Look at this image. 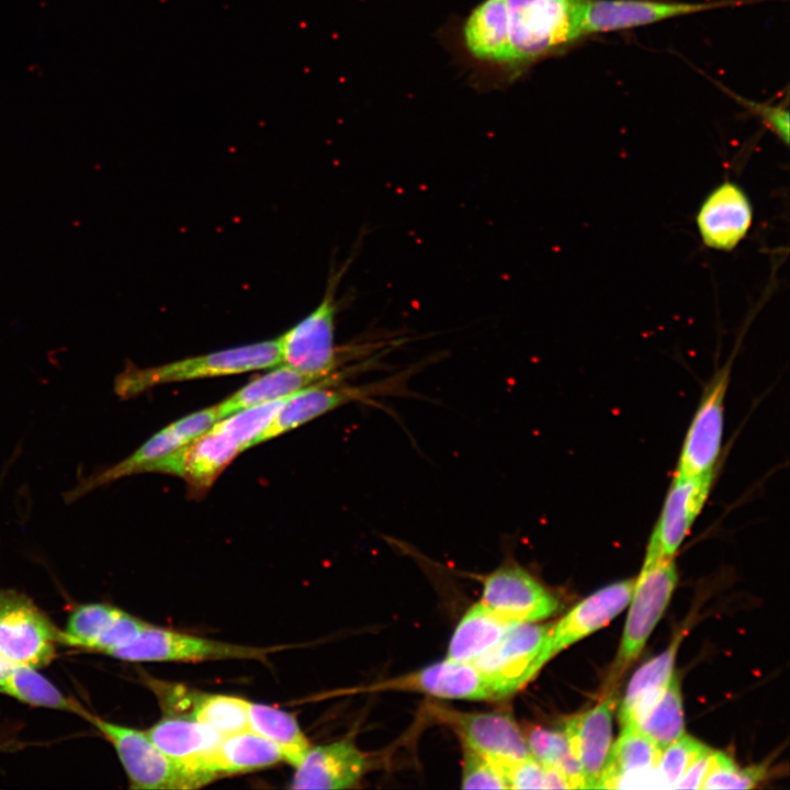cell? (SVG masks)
Wrapping results in <instances>:
<instances>
[{
    "mask_svg": "<svg viewBox=\"0 0 790 790\" xmlns=\"http://www.w3.org/2000/svg\"><path fill=\"white\" fill-rule=\"evenodd\" d=\"M753 223V206L737 183L726 180L712 189L700 204L696 224L702 244L732 251L746 237Z\"/></svg>",
    "mask_w": 790,
    "mask_h": 790,
    "instance_id": "d6986e66",
    "label": "cell"
},
{
    "mask_svg": "<svg viewBox=\"0 0 790 790\" xmlns=\"http://www.w3.org/2000/svg\"><path fill=\"white\" fill-rule=\"evenodd\" d=\"M662 751L634 725H622L598 789L648 788L655 782Z\"/></svg>",
    "mask_w": 790,
    "mask_h": 790,
    "instance_id": "603a6c76",
    "label": "cell"
},
{
    "mask_svg": "<svg viewBox=\"0 0 790 790\" xmlns=\"http://www.w3.org/2000/svg\"><path fill=\"white\" fill-rule=\"evenodd\" d=\"M710 748L700 741L684 734L666 746L656 767V788L675 789L686 769Z\"/></svg>",
    "mask_w": 790,
    "mask_h": 790,
    "instance_id": "836d02e7",
    "label": "cell"
},
{
    "mask_svg": "<svg viewBox=\"0 0 790 790\" xmlns=\"http://www.w3.org/2000/svg\"><path fill=\"white\" fill-rule=\"evenodd\" d=\"M430 711L458 734L462 744L489 758L503 772L531 757L521 726L509 712H462L440 706Z\"/></svg>",
    "mask_w": 790,
    "mask_h": 790,
    "instance_id": "30bf717a",
    "label": "cell"
},
{
    "mask_svg": "<svg viewBox=\"0 0 790 790\" xmlns=\"http://www.w3.org/2000/svg\"><path fill=\"white\" fill-rule=\"evenodd\" d=\"M283 759L279 747L250 729L224 735L214 756L217 775L248 772Z\"/></svg>",
    "mask_w": 790,
    "mask_h": 790,
    "instance_id": "4316f807",
    "label": "cell"
},
{
    "mask_svg": "<svg viewBox=\"0 0 790 790\" xmlns=\"http://www.w3.org/2000/svg\"><path fill=\"white\" fill-rule=\"evenodd\" d=\"M676 583L674 558L644 560L629 602L623 636L614 663L616 675L622 673L642 652L667 608Z\"/></svg>",
    "mask_w": 790,
    "mask_h": 790,
    "instance_id": "8992f818",
    "label": "cell"
},
{
    "mask_svg": "<svg viewBox=\"0 0 790 790\" xmlns=\"http://www.w3.org/2000/svg\"><path fill=\"white\" fill-rule=\"evenodd\" d=\"M712 749L701 754L684 772L677 781L675 789H701L707 775Z\"/></svg>",
    "mask_w": 790,
    "mask_h": 790,
    "instance_id": "f35d334b",
    "label": "cell"
},
{
    "mask_svg": "<svg viewBox=\"0 0 790 790\" xmlns=\"http://www.w3.org/2000/svg\"><path fill=\"white\" fill-rule=\"evenodd\" d=\"M271 650L204 639L149 623L134 641L108 655L128 662H202L264 659Z\"/></svg>",
    "mask_w": 790,
    "mask_h": 790,
    "instance_id": "9c48e42d",
    "label": "cell"
},
{
    "mask_svg": "<svg viewBox=\"0 0 790 790\" xmlns=\"http://www.w3.org/2000/svg\"><path fill=\"white\" fill-rule=\"evenodd\" d=\"M249 729L272 741L283 759L296 767L311 745L294 714L274 707L248 702Z\"/></svg>",
    "mask_w": 790,
    "mask_h": 790,
    "instance_id": "83f0119b",
    "label": "cell"
},
{
    "mask_svg": "<svg viewBox=\"0 0 790 790\" xmlns=\"http://www.w3.org/2000/svg\"><path fill=\"white\" fill-rule=\"evenodd\" d=\"M421 366L420 362L392 376L361 385L343 384V379L363 371L354 368L307 386L285 399L256 444L274 439L343 405L356 402L376 404L377 398L405 394L408 380Z\"/></svg>",
    "mask_w": 790,
    "mask_h": 790,
    "instance_id": "277c9868",
    "label": "cell"
},
{
    "mask_svg": "<svg viewBox=\"0 0 790 790\" xmlns=\"http://www.w3.org/2000/svg\"><path fill=\"white\" fill-rule=\"evenodd\" d=\"M372 761L351 738L309 747L295 767L292 789H348L369 771Z\"/></svg>",
    "mask_w": 790,
    "mask_h": 790,
    "instance_id": "44dd1931",
    "label": "cell"
},
{
    "mask_svg": "<svg viewBox=\"0 0 790 790\" xmlns=\"http://www.w3.org/2000/svg\"><path fill=\"white\" fill-rule=\"evenodd\" d=\"M481 602L516 623L545 620L561 608L558 599L511 558L484 577Z\"/></svg>",
    "mask_w": 790,
    "mask_h": 790,
    "instance_id": "4fadbf2b",
    "label": "cell"
},
{
    "mask_svg": "<svg viewBox=\"0 0 790 790\" xmlns=\"http://www.w3.org/2000/svg\"><path fill=\"white\" fill-rule=\"evenodd\" d=\"M0 692L33 707L71 712L84 720L90 714L77 700L64 695L36 668L30 666L13 665L0 685Z\"/></svg>",
    "mask_w": 790,
    "mask_h": 790,
    "instance_id": "f1b7e54d",
    "label": "cell"
},
{
    "mask_svg": "<svg viewBox=\"0 0 790 790\" xmlns=\"http://www.w3.org/2000/svg\"><path fill=\"white\" fill-rule=\"evenodd\" d=\"M754 0L681 2L664 0H584L578 24L579 38L634 29L664 20L710 10L737 7Z\"/></svg>",
    "mask_w": 790,
    "mask_h": 790,
    "instance_id": "8fae6325",
    "label": "cell"
},
{
    "mask_svg": "<svg viewBox=\"0 0 790 790\" xmlns=\"http://www.w3.org/2000/svg\"><path fill=\"white\" fill-rule=\"evenodd\" d=\"M678 644L679 639L635 672L620 703L619 721L621 726L636 725L663 695L675 672Z\"/></svg>",
    "mask_w": 790,
    "mask_h": 790,
    "instance_id": "cb8c5ba5",
    "label": "cell"
},
{
    "mask_svg": "<svg viewBox=\"0 0 790 790\" xmlns=\"http://www.w3.org/2000/svg\"><path fill=\"white\" fill-rule=\"evenodd\" d=\"M463 767L461 787L463 789H509L500 767L483 754L462 744Z\"/></svg>",
    "mask_w": 790,
    "mask_h": 790,
    "instance_id": "8d00e7d4",
    "label": "cell"
},
{
    "mask_svg": "<svg viewBox=\"0 0 790 790\" xmlns=\"http://www.w3.org/2000/svg\"><path fill=\"white\" fill-rule=\"evenodd\" d=\"M764 775L761 766L741 768L726 754L713 751L701 789H752Z\"/></svg>",
    "mask_w": 790,
    "mask_h": 790,
    "instance_id": "e575fe53",
    "label": "cell"
},
{
    "mask_svg": "<svg viewBox=\"0 0 790 790\" xmlns=\"http://www.w3.org/2000/svg\"><path fill=\"white\" fill-rule=\"evenodd\" d=\"M241 448L215 425L190 443L163 458L151 473L183 478L194 494L207 492L219 474L241 452Z\"/></svg>",
    "mask_w": 790,
    "mask_h": 790,
    "instance_id": "e0dca14e",
    "label": "cell"
},
{
    "mask_svg": "<svg viewBox=\"0 0 790 790\" xmlns=\"http://www.w3.org/2000/svg\"><path fill=\"white\" fill-rule=\"evenodd\" d=\"M521 730L533 759L563 774L572 789H585L579 766L563 731L532 724H524Z\"/></svg>",
    "mask_w": 790,
    "mask_h": 790,
    "instance_id": "4dcf8cb0",
    "label": "cell"
},
{
    "mask_svg": "<svg viewBox=\"0 0 790 790\" xmlns=\"http://www.w3.org/2000/svg\"><path fill=\"white\" fill-rule=\"evenodd\" d=\"M714 472L675 474L662 511L651 534L645 560L674 558L709 496Z\"/></svg>",
    "mask_w": 790,
    "mask_h": 790,
    "instance_id": "2e32d148",
    "label": "cell"
},
{
    "mask_svg": "<svg viewBox=\"0 0 790 790\" xmlns=\"http://www.w3.org/2000/svg\"><path fill=\"white\" fill-rule=\"evenodd\" d=\"M725 92L748 112L756 115L786 146L789 143V111L781 104L771 105L745 99L730 90Z\"/></svg>",
    "mask_w": 790,
    "mask_h": 790,
    "instance_id": "74e56055",
    "label": "cell"
},
{
    "mask_svg": "<svg viewBox=\"0 0 790 790\" xmlns=\"http://www.w3.org/2000/svg\"><path fill=\"white\" fill-rule=\"evenodd\" d=\"M248 701L226 695L200 693L191 718L223 735L249 729Z\"/></svg>",
    "mask_w": 790,
    "mask_h": 790,
    "instance_id": "1f68e13d",
    "label": "cell"
},
{
    "mask_svg": "<svg viewBox=\"0 0 790 790\" xmlns=\"http://www.w3.org/2000/svg\"><path fill=\"white\" fill-rule=\"evenodd\" d=\"M515 624L479 601L467 609L456 625L447 658L472 664Z\"/></svg>",
    "mask_w": 790,
    "mask_h": 790,
    "instance_id": "d4e9b609",
    "label": "cell"
},
{
    "mask_svg": "<svg viewBox=\"0 0 790 790\" xmlns=\"http://www.w3.org/2000/svg\"><path fill=\"white\" fill-rule=\"evenodd\" d=\"M153 743L200 788L218 777L214 756L223 738L215 729L193 718H165L146 731Z\"/></svg>",
    "mask_w": 790,
    "mask_h": 790,
    "instance_id": "9a60e30c",
    "label": "cell"
},
{
    "mask_svg": "<svg viewBox=\"0 0 790 790\" xmlns=\"http://www.w3.org/2000/svg\"><path fill=\"white\" fill-rule=\"evenodd\" d=\"M634 726L661 751L685 734L680 681L675 672L663 695Z\"/></svg>",
    "mask_w": 790,
    "mask_h": 790,
    "instance_id": "f546056e",
    "label": "cell"
},
{
    "mask_svg": "<svg viewBox=\"0 0 790 790\" xmlns=\"http://www.w3.org/2000/svg\"><path fill=\"white\" fill-rule=\"evenodd\" d=\"M13 664L8 662L4 657L0 655V685L2 681L7 678L9 673L12 669Z\"/></svg>",
    "mask_w": 790,
    "mask_h": 790,
    "instance_id": "ab89813d",
    "label": "cell"
},
{
    "mask_svg": "<svg viewBox=\"0 0 790 790\" xmlns=\"http://www.w3.org/2000/svg\"><path fill=\"white\" fill-rule=\"evenodd\" d=\"M318 382L317 379L281 364L250 381L216 405L219 419L244 408L289 397Z\"/></svg>",
    "mask_w": 790,
    "mask_h": 790,
    "instance_id": "484cf974",
    "label": "cell"
},
{
    "mask_svg": "<svg viewBox=\"0 0 790 790\" xmlns=\"http://www.w3.org/2000/svg\"><path fill=\"white\" fill-rule=\"evenodd\" d=\"M730 371L727 363L704 388L685 436L675 474L697 476L714 472L722 445Z\"/></svg>",
    "mask_w": 790,
    "mask_h": 790,
    "instance_id": "5bb4252c",
    "label": "cell"
},
{
    "mask_svg": "<svg viewBox=\"0 0 790 790\" xmlns=\"http://www.w3.org/2000/svg\"><path fill=\"white\" fill-rule=\"evenodd\" d=\"M149 623L108 603H84L70 613L63 644L104 654L134 641Z\"/></svg>",
    "mask_w": 790,
    "mask_h": 790,
    "instance_id": "ac0fdd59",
    "label": "cell"
},
{
    "mask_svg": "<svg viewBox=\"0 0 790 790\" xmlns=\"http://www.w3.org/2000/svg\"><path fill=\"white\" fill-rule=\"evenodd\" d=\"M552 624L520 622L472 664L489 677L506 698L524 687L549 662Z\"/></svg>",
    "mask_w": 790,
    "mask_h": 790,
    "instance_id": "ba28073f",
    "label": "cell"
},
{
    "mask_svg": "<svg viewBox=\"0 0 790 790\" xmlns=\"http://www.w3.org/2000/svg\"><path fill=\"white\" fill-rule=\"evenodd\" d=\"M63 643V632L31 600L0 591V655L13 665H48Z\"/></svg>",
    "mask_w": 790,
    "mask_h": 790,
    "instance_id": "5b68a950",
    "label": "cell"
},
{
    "mask_svg": "<svg viewBox=\"0 0 790 790\" xmlns=\"http://www.w3.org/2000/svg\"><path fill=\"white\" fill-rule=\"evenodd\" d=\"M353 255L339 269L334 267L330 271L326 291L317 307L278 337L281 364L324 381L362 362L345 368L347 363L385 357L407 340L404 336L384 335L346 346L336 345L335 320L340 307L337 290Z\"/></svg>",
    "mask_w": 790,
    "mask_h": 790,
    "instance_id": "7a4b0ae2",
    "label": "cell"
},
{
    "mask_svg": "<svg viewBox=\"0 0 790 790\" xmlns=\"http://www.w3.org/2000/svg\"><path fill=\"white\" fill-rule=\"evenodd\" d=\"M509 789H572L567 778L532 757L504 770Z\"/></svg>",
    "mask_w": 790,
    "mask_h": 790,
    "instance_id": "d590c367",
    "label": "cell"
},
{
    "mask_svg": "<svg viewBox=\"0 0 790 790\" xmlns=\"http://www.w3.org/2000/svg\"><path fill=\"white\" fill-rule=\"evenodd\" d=\"M286 398L244 408L221 419L215 426L236 440L244 451L256 445L257 439L274 419Z\"/></svg>",
    "mask_w": 790,
    "mask_h": 790,
    "instance_id": "d6a6232c",
    "label": "cell"
},
{
    "mask_svg": "<svg viewBox=\"0 0 790 790\" xmlns=\"http://www.w3.org/2000/svg\"><path fill=\"white\" fill-rule=\"evenodd\" d=\"M613 695L598 704L569 716L564 723V734L577 761L585 789H598L613 744Z\"/></svg>",
    "mask_w": 790,
    "mask_h": 790,
    "instance_id": "ffe728a7",
    "label": "cell"
},
{
    "mask_svg": "<svg viewBox=\"0 0 790 790\" xmlns=\"http://www.w3.org/2000/svg\"><path fill=\"white\" fill-rule=\"evenodd\" d=\"M90 722L114 747L132 789H195L194 781L165 755L146 732L105 721L92 713Z\"/></svg>",
    "mask_w": 790,
    "mask_h": 790,
    "instance_id": "52a82bcc",
    "label": "cell"
},
{
    "mask_svg": "<svg viewBox=\"0 0 790 790\" xmlns=\"http://www.w3.org/2000/svg\"><path fill=\"white\" fill-rule=\"evenodd\" d=\"M280 364V345L275 338L157 366L137 368L131 363L114 377V393L127 399L166 383L233 375Z\"/></svg>",
    "mask_w": 790,
    "mask_h": 790,
    "instance_id": "3957f363",
    "label": "cell"
},
{
    "mask_svg": "<svg viewBox=\"0 0 790 790\" xmlns=\"http://www.w3.org/2000/svg\"><path fill=\"white\" fill-rule=\"evenodd\" d=\"M361 691H405L444 699L501 700L497 685L471 663L445 658L418 670L384 679Z\"/></svg>",
    "mask_w": 790,
    "mask_h": 790,
    "instance_id": "7c38bea8",
    "label": "cell"
},
{
    "mask_svg": "<svg viewBox=\"0 0 790 790\" xmlns=\"http://www.w3.org/2000/svg\"><path fill=\"white\" fill-rule=\"evenodd\" d=\"M584 0H484L462 31L477 60L506 67L534 63L579 38Z\"/></svg>",
    "mask_w": 790,
    "mask_h": 790,
    "instance_id": "6da1fadb",
    "label": "cell"
},
{
    "mask_svg": "<svg viewBox=\"0 0 790 790\" xmlns=\"http://www.w3.org/2000/svg\"><path fill=\"white\" fill-rule=\"evenodd\" d=\"M635 578L620 580L595 591L552 624L548 661L574 643L606 627L630 602Z\"/></svg>",
    "mask_w": 790,
    "mask_h": 790,
    "instance_id": "7402d4cb",
    "label": "cell"
}]
</instances>
